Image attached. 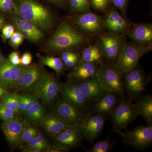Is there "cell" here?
Returning a JSON list of instances; mask_svg holds the SVG:
<instances>
[{"label":"cell","instance_id":"1","mask_svg":"<svg viewBox=\"0 0 152 152\" xmlns=\"http://www.w3.org/2000/svg\"><path fill=\"white\" fill-rule=\"evenodd\" d=\"M17 15L41 30L51 28L54 23L53 15L49 9L37 0H14Z\"/></svg>","mask_w":152,"mask_h":152},{"label":"cell","instance_id":"2","mask_svg":"<svg viewBox=\"0 0 152 152\" xmlns=\"http://www.w3.org/2000/svg\"><path fill=\"white\" fill-rule=\"evenodd\" d=\"M96 77L107 91L116 93L125 97L124 75L114 63L102 62L98 67Z\"/></svg>","mask_w":152,"mask_h":152},{"label":"cell","instance_id":"3","mask_svg":"<svg viewBox=\"0 0 152 152\" xmlns=\"http://www.w3.org/2000/svg\"><path fill=\"white\" fill-rule=\"evenodd\" d=\"M85 40L81 33L71 25L64 23L61 24L49 40L48 46L53 50H65L78 46Z\"/></svg>","mask_w":152,"mask_h":152},{"label":"cell","instance_id":"4","mask_svg":"<svg viewBox=\"0 0 152 152\" xmlns=\"http://www.w3.org/2000/svg\"><path fill=\"white\" fill-rule=\"evenodd\" d=\"M151 51L150 46L136 43H125L118 58L115 64L123 75L132 71L138 66L144 55Z\"/></svg>","mask_w":152,"mask_h":152},{"label":"cell","instance_id":"5","mask_svg":"<svg viewBox=\"0 0 152 152\" xmlns=\"http://www.w3.org/2000/svg\"><path fill=\"white\" fill-rule=\"evenodd\" d=\"M129 98H123L111 113L113 130L121 131L132 124L138 116V107Z\"/></svg>","mask_w":152,"mask_h":152},{"label":"cell","instance_id":"6","mask_svg":"<svg viewBox=\"0 0 152 152\" xmlns=\"http://www.w3.org/2000/svg\"><path fill=\"white\" fill-rule=\"evenodd\" d=\"M84 140L80 124H69L53 137V148L58 152L69 151L80 146Z\"/></svg>","mask_w":152,"mask_h":152},{"label":"cell","instance_id":"7","mask_svg":"<svg viewBox=\"0 0 152 152\" xmlns=\"http://www.w3.org/2000/svg\"><path fill=\"white\" fill-rule=\"evenodd\" d=\"M118 133L123 139L124 144L127 146L143 151L152 146V126L140 125L131 131Z\"/></svg>","mask_w":152,"mask_h":152},{"label":"cell","instance_id":"8","mask_svg":"<svg viewBox=\"0 0 152 152\" xmlns=\"http://www.w3.org/2000/svg\"><path fill=\"white\" fill-rule=\"evenodd\" d=\"M125 93L132 101L137 100L144 95L149 79L138 66L134 70L124 75Z\"/></svg>","mask_w":152,"mask_h":152},{"label":"cell","instance_id":"9","mask_svg":"<svg viewBox=\"0 0 152 152\" xmlns=\"http://www.w3.org/2000/svg\"><path fill=\"white\" fill-rule=\"evenodd\" d=\"M60 86L53 76L45 72L32 92L44 103L50 104L58 98Z\"/></svg>","mask_w":152,"mask_h":152},{"label":"cell","instance_id":"10","mask_svg":"<svg viewBox=\"0 0 152 152\" xmlns=\"http://www.w3.org/2000/svg\"><path fill=\"white\" fill-rule=\"evenodd\" d=\"M125 43L116 34L102 35L99 38V47L106 61L115 64L122 50Z\"/></svg>","mask_w":152,"mask_h":152},{"label":"cell","instance_id":"11","mask_svg":"<svg viewBox=\"0 0 152 152\" xmlns=\"http://www.w3.org/2000/svg\"><path fill=\"white\" fill-rule=\"evenodd\" d=\"M53 110V112L69 124H80L86 114L63 97L57 100Z\"/></svg>","mask_w":152,"mask_h":152},{"label":"cell","instance_id":"12","mask_svg":"<svg viewBox=\"0 0 152 152\" xmlns=\"http://www.w3.org/2000/svg\"><path fill=\"white\" fill-rule=\"evenodd\" d=\"M123 98L116 93L107 91L90 105L89 113L105 117L110 115Z\"/></svg>","mask_w":152,"mask_h":152},{"label":"cell","instance_id":"13","mask_svg":"<svg viewBox=\"0 0 152 152\" xmlns=\"http://www.w3.org/2000/svg\"><path fill=\"white\" fill-rule=\"evenodd\" d=\"M106 117L87 113L80 126L84 137L93 142L101 134L106 120Z\"/></svg>","mask_w":152,"mask_h":152},{"label":"cell","instance_id":"14","mask_svg":"<svg viewBox=\"0 0 152 152\" xmlns=\"http://www.w3.org/2000/svg\"><path fill=\"white\" fill-rule=\"evenodd\" d=\"M45 73L37 66H25L15 87L20 91L32 92Z\"/></svg>","mask_w":152,"mask_h":152},{"label":"cell","instance_id":"15","mask_svg":"<svg viewBox=\"0 0 152 152\" xmlns=\"http://www.w3.org/2000/svg\"><path fill=\"white\" fill-rule=\"evenodd\" d=\"M62 96L84 113H89L90 106L75 82L69 80L60 86Z\"/></svg>","mask_w":152,"mask_h":152},{"label":"cell","instance_id":"16","mask_svg":"<svg viewBox=\"0 0 152 152\" xmlns=\"http://www.w3.org/2000/svg\"><path fill=\"white\" fill-rule=\"evenodd\" d=\"M26 124V120L16 117L3 123L2 130L11 145L18 147L21 145L22 134Z\"/></svg>","mask_w":152,"mask_h":152},{"label":"cell","instance_id":"17","mask_svg":"<svg viewBox=\"0 0 152 152\" xmlns=\"http://www.w3.org/2000/svg\"><path fill=\"white\" fill-rule=\"evenodd\" d=\"M90 106L107 91L102 86L96 76L80 81L76 82Z\"/></svg>","mask_w":152,"mask_h":152},{"label":"cell","instance_id":"18","mask_svg":"<svg viewBox=\"0 0 152 152\" xmlns=\"http://www.w3.org/2000/svg\"><path fill=\"white\" fill-rule=\"evenodd\" d=\"M25 67L14 65L6 59L0 64V84L5 88H14Z\"/></svg>","mask_w":152,"mask_h":152},{"label":"cell","instance_id":"19","mask_svg":"<svg viewBox=\"0 0 152 152\" xmlns=\"http://www.w3.org/2000/svg\"><path fill=\"white\" fill-rule=\"evenodd\" d=\"M75 23L83 31L89 34L99 33L104 27L103 22L94 13L84 12L74 18Z\"/></svg>","mask_w":152,"mask_h":152},{"label":"cell","instance_id":"20","mask_svg":"<svg viewBox=\"0 0 152 152\" xmlns=\"http://www.w3.org/2000/svg\"><path fill=\"white\" fill-rule=\"evenodd\" d=\"M12 20L18 31L23 34L25 39L31 42H37L44 37V34L42 30L19 16H14Z\"/></svg>","mask_w":152,"mask_h":152},{"label":"cell","instance_id":"21","mask_svg":"<svg viewBox=\"0 0 152 152\" xmlns=\"http://www.w3.org/2000/svg\"><path fill=\"white\" fill-rule=\"evenodd\" d=\"M39 124L41 127L53 137L69 125L54 112L45 115Z\"/></svg>","mask_w":152,"mask_h":152},{"label":"cell","instance_id":"22","mask_svg":"<svg viewBox=\"0 0 152 152\" xmlns=\"http://www.w3.org/2000/svg\"><path fill=\"white\" fill-rule=\"evenodd\" d=\"M103 22L104 27L114 34L124 32L130 26L128 21L118 12L114 10L109 11L107 13Z\"/></svg>","mask_w":152,"mask_h":152},{"label":"cell","instance_id":"23","mask_svg":"<svg viewBox=\"0 0 152 152\" xmlns=\"http://www.w3.org/2000/svg\"><path fill=\"white\" fill-rule=\"evenodd\" d=\"M130 38L136 43L148 46L152 42V26L151 24H141L137 25L128 33Z\"/></svg>","mask_w":152,"mask_h":152},{"label":"cell","instance_id":"24","mask_svg":"<svg viewBox=\"0 0 152 152\" xmlns=\"http://www.w3.org/2000/svg\"><path fill=\"white\" fill-rule=\"evenodd\" d=\"M99 65L95 63H81L71 73V80L76 83L95 77Z\"/></svg>","mask_w":152,"mask_h":152},{"label":"cell","instance_id":"25","mask_svg":"<svg viewBox=\"0 0 152 152\" xmlns=\"http://www.w3.org/2000/svg\"><path fill=\"white\" fill-rule=\"evenodd\" d=\"M138 107V115L145 121L147 126H152V96L151 94L142 95L137 102Z\"/></svg>","mask_w":152,"mask_h":152},{"label":"cell","instance_id":"26","mask_svg":"<svg viewBox=\"0 0 152 152\" xmlns=\"http://www.w3.org/2000/svg\"><path fill=\"white\" fill-rule=\"evenodd\" d=\"M81 63H93L100 64L102 62L103 56L99 47L96 45L86 48L82 52Z\"/></svg>","mask_w":152,"mask_h":152},{"label":"cell","instance_id":"27","mask_svg":"<svg viewBox=\"0 0 152 152\" xmlns=\"http://www.w3.org/2000/svg\"><path fill=\"white\" fill-rule=\"evenodd\" d=\"M46 110L42 104L37 101L25 113L26 119L32 123H39L45 115Z\"/></svg>","mask_w":152,"mask_h":152},{"label":"cell","instance_id":"28","mask_svg":"<svg viewBox=\"0 0 152 152\" xmlns=\"http://www.w3.org/2000/svg\"><path fill=\"white\" fill-rule=\"evenodd\" d=\"M38 99L39 98L34 93H26L20 95V113L24 114L31 107L38 101Z\"/></svg>","mask_w":152,"mask_h":152},{"label":"cell","instance_id":"29","mask_svg":"<svg viewBox=\"0 0 152 152\" xmlns=\"http://www.w3.org/2000/svg\"><path fill=\"white\" fill-rule=\"evenodd\" d=\"M41 62L44 65L51 68L58 75L62 73L64 68V64L59 58L54 57H45L41 59Z\"/></svg>","mask_w":152,"mask_h":152},{"label":"cell","instance_id":"30","mask_svg":"<svg viewBox=\"0 0 152 152\" xmlns=\"http://www.w3.org/2000/svg\"><path fill=\"white\" fill-rule=\"evenodd\" d=\"M26 148L38 150L41 152L42 150L51 148V145L42 135L39 134L27 143Z\"/></svg>","mask_w":152,"mask_h":152},{"label":"cell","instance_id":"31","mask_svg":"<svg viewBox=\"0 0 152 152\" xmlns=\"http://www.w3.org/2000/svg\"><path fill=\"white\" fill-rule=\"evenodd\" d=\"M20 95L16 92L6 94L1 98V103L9 108L12 109L15 113H20L19 110Z\"/></svg>","mask_w":152,"mask_h":152},{"label":"cell","instance_id":"32","mask_svg":"<svg viewBox=\"0 0 152 152\" xmlns=\"http://www.w3.org/2000/svg\"><path fill=\"white\" fill-rule=\"evenodd\" d=\"M73 12L84 13L90 9V0H66Z\"/></svg>","mask_w":152,"mask_h":152},{"label":"cell","instance_id":"33","mask_svg":"<svg viewBox=\"0 0 152 152\" xmlns=\"http://www.w3.org/2000/svg\"><path fill=\"white\" fill-rule=\"evenodd\" d=\"M115 144V141L110 142V140L100 141L93 145L91 148L87 150L89 152H109Z\"/></svg>","mask_w":152,"mask_h":152},{"label":"cell","instance_id":"34","mask_svg":"<svg viewBox=\"0 0 152 152\" xmlns=\"http://www.w3.org/2000/svg\"><path fill=\"white\" fill-rule=\"evenodd\" d=\"M39 132L35 127L27 123L23 131L21 137V144H27L39 134Z\"/></svg>","mask_w":152,"mask_h":152},{"label":"cell","instance_id":"35","mask_svg":"<svg viewBox=\"0 0 152 152\" xmlns=\"http://www.w3.org/2000/svg\"><path fill=\"white\" fill-rule=\"evenodd\" d=\"M0 12L16 14L17 9L14 0H0Z\"/></svg>","mask_w":152,"mask_h":152},{"label":"cell","instance_id":"36","mask_svg":"<svg viewBox=\"0 0 152 152\" xmlns=\"http://www.w3.org/2000/svg\"><path fill=\"white\" fill-rule=\"evenodd\" d=\"M15 113L12 109L1 103H0V119L3 121L6 122L13 118Z\"/></svg>","mask_w":152,"mask_h":152},{"label":"cell","instance_id":"37","mask_svg":"<svg viewBox=\"0 0 152 152\" xmlns=\"http://www.w3.org/2000/svg\"><path fill=\"white\" fill-rule=\"evenodd\" d=\"M24 37L19 31L15 32L10 39V43L14 49H17L21 45L24 39Z\"/></svg>","mask_w":152,"mask_h":152},{"label":"cell","instance_id":"38","mask_svg":"<svg viewBox=\"0 0 152 152\" xmlns=\"http://www.w3.org/2000/svg\"><path fill=\"white\" fill-rule=\"evenodd\" d=\"M15 32V27L12 25H7L3 27L2 30V37L4 41L10 39Z\"/></svg>","mask_w":152,"mask_h":152},{"label":"cell","instance_id":"39","mask_svg":"<svg viewBox=\"0 0 152 152\" xmlns=\"http://www.w3.org/2000/svg\"><path fill=\"white\" fill-rule=\"evenodd\" d=\"M110 0H91L93 7L96 10L103 11L109 5Z\"/></svg>","mask_w":152,"mask_h":152},{"label":"cell","instance_id":"40","mask_svg":"<svg viewBox=\"0 0 152 152\" xmlns=\"http://www.w3.org/2000/svg\"><path fill=\"white\" fill-rule=\"evenodd\" d=\"M9 58V61L14 65L18 66L20 64V58L18 52H13L11 53Z\"/></svg>","mask_w":152,"mask_h":152},{"label":"cell","instance_id":"41","mask_svg":"<svg viewBox=\"0 0 152 152\" xmlns=\"http://www.w3.org/2000/svg\"><path fill=\"white\" fill-rule=\"evenodd\" d=\"M21 64L22 66H28L32 61V56L29 53L26 52L20 58Z\"/></svg>","mask_w":152,"mask_h":152},{"label":"cell","instance_id":"42","mask_svg":"<svg viewBox=\"0 0 152 152\" xmlns=\"http://www.w3.org/2000/svg\"><path fill=\"white\" fill-rule=\"evenodd\" d=\"M65 50V51L62 53L61 55V60H62L64 63L78 54L75 52L72 51L68 50Z\"/></svg>","mask_w":152,"mask_h":152},{"label":"cell","instance_id":"43","mask_svg":"<svg viewBox=\"0 0 152 152\" xmlns=\"http://www.w3.org/2000/svg\"><path fill=\"white\" fill-rule=\"evenodd\" d=\"M114 5L123 12H124L127 5L128 0H112Z\"/></svg>","mask_w":152,"mask_h":152},{"label":"cell","instance_id":"44","mask_svg":"<svg viewBox=\"0 0 152 152\" xmlns=\"http://www.w3.org/2000/svg\"><path fill=\"white\" fill-rule=\"evenodd\" d=\"M44 1H46L54 5L61 6L64 4L66 0H44Z\"/></svg>","mask_w":152,"mask_h":152},{"label":"cell","instance_id":"45","mask_svg":"<svg viewBox=\"0 0 152 152\" xmlns=\"http://www.w3.org/2000/svg\"><path fill=\"white\" fill-rule=\"evenodd\" d=\"M4 22V18L3 17L0 16V29L2 27Z\"/></svg>","mask_w":152,"mask_h":152},{"label":"cell","instance_id":"46","mask_svg":"<svg viewBox=\"0 0 152 152\" xmlns=\"http://www.w3.org/2000/svg\"><path fill=\"white\" fill-rule=\"evenodd\" d=\"M5 59H6L4 58V56H3V55L1 54V52H0V64H1V63H2L4 61V60Z\"/></svg>","mask_w":152,"mask_h":152}]
</instances>
